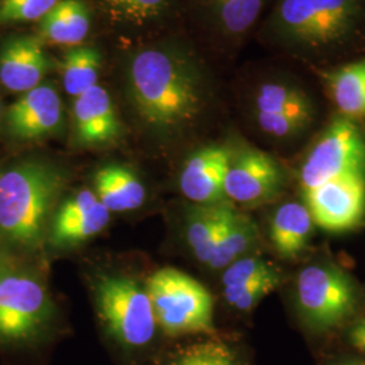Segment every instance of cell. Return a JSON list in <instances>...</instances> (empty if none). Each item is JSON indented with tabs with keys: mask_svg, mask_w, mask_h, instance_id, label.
Here are the masks:
<instances>
[{
	"mask_svg": "<svg viewBox=\"0 0 365 365\" xmlns=\"http://www.w3.org/2000/svg\"><path fill=\"white\" fill-rule=\"evenodd\" d=\"M92 191L110 212L141 209L148 196L138 175L122 164H108L96 170Z\"/></svg>",
	"mask_w": 365,
	"mask_h": 365,
	"instance_id": "obj_16",
	"label": "cell"
},
{
	"mask_svg": "<svg viewBox=\"0 0 365 365\" xmlns=\"http://www.w3.org/2000/svg\"><path fill=\"white\" fill-rule=\"evenodd\" d=\"M3 107H1V102H0V126H1V123H3Z\"/></svg>",
	"mask_w": 365,
	"mask_h": 365,
	"instance_id": "obj_33",
	"label": "cell"
},
{
	"mask_svg": "<svg viewBox=\"0 0 365 365\" xmlns=\"http://www.w3.org/2000/svg\"><path fill=\"white\" fill-rule=\"evenodd\" d=\"M256 123L262 133L272 138H289L304 130L314 115L303 114H255Z\"/></svg>",
	"mask_w": 365,
	"mask_h": 365,
	"instance_id": "obj_29",
	"label": "cell"
},
{
	"mask_svg": "<svg viewBox=\"0 0 365 365\" xmlns=\"http://www.w3.org/2000/svg\"><path fill=\"white\" fill-rule=\"evenodd\" d=\"M157 327L170 337L211 334L214 331V300L209 289L180 269L165 267L145 283Z\"/></svg>",
	"mask_w": 365,
	"mask_h": 365,
	"instance_id": "obj_6",
	"label": "cell"
},
{
	"mask_svg": "<svg viewBox=\"0 0 365 365\" xmlns=\"http://www.w3.org/2000/svg\"><path fill=\"white\" fill-rule=\"evenodd\" d=\"M126 88L131 107L149 131L172 137L200 113L202 81L195 66L170 48H145L129 61Z\"/></svg>",
	"mask_w": 365,
	"mask_h": 365,
	"instance_id": "obj_1",
	"label": "cell"
},
{
	"mask_svg": "<svg viewBox=\"0 0 365 365\" xmlns=\"http://www.w3.org/2000/svg\"><path fill=\"white\" fill-rule=\"evenodd\" d=\"M314 225L330 232L352 230L365 215V176L349 175L303 190Z\"/></svg>",
	"mask_w": 365,
	"mask_h": 365,
	"instance_id": "obj_9",
	"label": "cell"
},
{
	"mask_svg": "<svg viewBox=\"0 0 365 365\" xmlns=\"http://www.w3.org/2000/svg\"><path fill=\"white\" fill-rule=\"evenodd\" d=\"M349 341L356 349L365 353V318L353 325L349 331Z\"/></svg>",
	"mask_w": 365,
	"mask_h": 365,
	"instance_id": "obj_31",
	"label": "cell"
},
{
	"mask_svg": "<svg viewBox=\"0 0 365 365\" xmlns=\"http://www.w3.org/2000/svg\"><path fill=\"white\" fill-rule=\"evenodd\" d=\"M277 274L279 271L268 261L257 256H244L223 269V298L227 302L244 289Z\"/></svg>",
	"mask_w": 365,
	"mask_h": 365,
	"instance_id": "obj_25",
	"label": "cell"
},
{
	"mask_svg": "<svg viewBox=\"0 0 365 365\" xmlns=\"http://www.w3.org/2000/svg\"><path fill=\"white\" fill-rule=\"evenodd\" d=\"M64 107L52 84L41 83L22 93L3 114L7 134L19 143H33L49 138L61 130Z\"/></svg>",
	"mask_w": 365,
	"mask_h": 365,
	"instance_id": "obj_11",
	"label": "cell"
},
{
	"mask_svg": "<svg viewBox=\"0 0 365 365\" xmlns=\"http://www.w3.org/2000/svg\"><path fill=\"white\" fill-rule=\"evenodd\" d=\"M106 9L117 19L145 24L164 11L167 0H102Z\"/></svg>",
	"mask_w": 365,
	"mask_h": 365,
	"instance_id": "obj_28",
	"label": "cell"
},
{
	"mask_svg": "<svg viewBox=\"0 0 365 365\" xmlns=\"http://www.w3.org/2000/svg\"><path fill=\"white\" fill-rule=\"evenodd\" d=\"M233 152L223 145L197 149L182 165L179 187L182 195L195 205L225 203V178Z\"/></svg>",
	"mask_w": 365,
	"mask_h": 365,
	"instance_id": "obj_13",
	"label": "cell"
},
{
	"mask_svg": "<svg viewBox=\"0 0 365 365\" xmlns=\"http://www.w3.org/2000/svg\"><path fill=\"white\" fill-rule=\"evenodd\" d=\"M58 0H0V25L41 21Z\"/></svg>",
	"mask_w": 365,
	"mask_h": 365,
	"instance_id": "obj_27",
	"label": "cell"
},
{
	"mask_svg": "<svg viewBox=\"0 0 365 365\" xmlns=\"http://www.w3.org/2000/svg\"><path fill=\"white\" fill-rule=\"evenodd\" d=\"M322 78L342 117L365 118V58L325 72Z\"/></svg>",
	"mask_w": 365,
	"mask_h": 365,
	"instance_id": "obj_20",
	"label": "cell"
},
{
	"mask_svg": "<svg viewBox=\"0 0 365 365\" xmlns=\"http://www.w3.org/2000/svg\"><path fill=\"white\" fill-rule=\"evenodd\" d=\"M210 11L225 34L241 36L255 25L264 0H207Z\"/></svg>",
	"mask_w": 365,
	"mask_h": 365,
	"instance_id": "obj_24",
	"label": "cell"
},
{
	"mask_svg": "<svg viewBox=\"0 0 365 365\" xmlns=\"http://www.w3.org/2000/svg\"><path fill=\"white\" fill-rule=\"evenodd\" d=\"M51 61L34 36H14L0 45V84L16 93H25L42 83Z\"/></svg>",
	"mask_w": 365,
	"mask_h": 365,
	"instance_id": "obj_15",
	"label": "cell"
},
{
	"mask_svg": "<svg viewBox=\"0 0 365 365\" xmlns=\"http://www.w3.org/2000/svg\"><path fill=\"white\" fill-rule=\"evenodd\" d=\"M253 108L255 114L314 115L310 96L299 87L282 81L261 84L253 99Z\"/></svg>",
	"mask_w": 365,
	"mask_h": 365,
	"instance_id": "obj_22",
	"label": "cell"
},
{
	"mask_svg": "<svg viewBox=\"0 0 365 365\" xmlns=\"http://www.w3.org/2000/svg\"><path fill=\"white\" fill-rule=\"evenodd\" d=\"M295 295L304 322L315 330H330L352 317L357 288L352 277L334 264H312L295 282Z\"/></svg>",
	"mask_w": 365,
	"mask_h": 365,
	"instance_id": "obj_7",
	"label": "cell"
},
{
	"mask_svg": "<svg viewBox=\"0 0 365 365\" xmlns=\"http://www.w3.org/2000/svg\"><path fill=\"white\" fill-rule=\"evenodd\" d=\"M342 365H365V363H363V361H351V363H345Z\"/></svg>",
	"mask_w": 365,
	"mask_h": 365,
	"instance_id": "obj_32",
	"label": "cell"
},
{
	"mask_svg": "<svg viewBox=\"0 0 365 365\" xmlns=\"http://www.w3.org/2000/svg\"><path fill=\"white\" fill-rule=\"evenodd\" d=\"M73 138L81 148L115 144L122 125L111 96L105 87L95 86L73 99Z\"/></svg>",
	"mask_w": 365,
	"mask_h": 365,
	"instance_id": "obj_14",
	"label": "cell"
},
{
	"mask_svg": "<svg viewBox=\"0 0 365 365\" xmlns=\"http://www.w3.org/2000/svg\"><path fill=\"white\" fill-rule=\"evenodd\" d=\"M364 16L365 0H279L271 27L289 46L325 51L351 38Z\"/></svg>",
	"mask_w": 365,
	"mask_h": 365,
	"instance_id": "obj_4",
	"label": "cell"
},
{
	"mask_svg": "<svg viewBox=\"0 0 365 365\" xmlns=\"http://www.w3.org/2000/svg\"><path fill=\"white\" fill-rule=\"evenodd\" d=\"M280 284V274H274L256 283L255 286L244 289L237 294L232 299L227 300V304L238 312H249L265 297H268Z\"/></svg>",
	"mask_w": 365,
	"mask_h": 365,
	"instance_id": "obj_30",
	"label": "cell"
},
{
	"mask_svg": "<svg viewBox=\"0 0 365 365\" xmlns=\"http://www.w3.org/2000/svg\"><path fill=\"white\" fill-rule=\"evenodd\" d=\"M56 318V304L41 274L0 245V342L29 344L42 337Z\"/></svg>",
	"mask_w": 365,
	"mask_h": 365,
	"instance_id": "obj_3",
	"label": "cell"
},
{
	"mask_svg": "<svg viewBox=\"0 0 365 365\" xmlns=\"http://www.w3.org/2000/svg\"><path fill=\"white\" fill-rule=\"evenodd\" d=\"M314 226L304 203L287 202L276 209L271 218L269 240L280 256L294 259L307 248Z\"/></svg>",
	"mask_w": 365,
	"mask_h": 365,
	"instance_id": "obj_18",
	"label": "cell"
},
{
	"mask_svg": "<svg viewBox=\"0 0 365 365\" xmlns=\"http://www.w3.org/2000/svg\"><path fill=\"white\" fill-rule=\"evenodd\" d=\"M101 64V53L93 48L76 46L69 49L61 61L63 86L66 93L76 99L98 86Z\"/></svg>",
	"mask_w": 365,
	"mask_h": 365,
	"instance_id": "obj_23",
	"label": "cell"
},
{
	"mask_svg": "<svg viewBox=\"0 0 365 365\" xmlns=\"http://www.w3.org/2000/svg\"><path fill=\"white\" fill-rule=\"evenodd\" d=\"M98 315L107 333L129 349L144 348L156 333V318L145 284L120 272L99 274L92 282Z\"/></svg>",
	"mask_w": 365,
	"mask_h": 365,
	"instance_id": "obj_5",
	"label": "cell"
},
{
	"mask_svg": "<svg viewBox=\"0 0 365 365\" xmlns=\"http://www.w3.org/2000/svg\"><path fill=\"white\" fill-rule=\"evenodd\" d=\"M66 182V170L46 158L27 157L0 168V245L29 253L43 248Z\"/></svg>",
	"mask_w": 365,
	"mask_h": 365,
	"instance_id": "obj_2",
	"label": "cell"
},
{
	"mask_svg": "<svg viewBox=\"0 0 365 365\" xmlns=\"http://www.w3.org/2000/svg\"><path fill=\"white\" fill-rule=\"evenodd\" d=\"M235 209L225 205H195L185 218V241L196 260L209 265L212 252Z\"/></svg>",
	"mask_w": 365,
	"mask_h": 365,
	"instance_id": "obj_17",
	"label": "cell"
},
{
	"mask_svg": "<svg viewBox=\"0 0 365 365\" xmlns=\"http://www.w3.org/2000/svg\"><path fill=\"white\" fill-rule=\"evenodd\" d=\"M168 365H237L233 349L218 339L191 344L175 353Z\"/></svg>",
	"mask_w": 365,
	"mask_h": 365,
	"instance_id": "obj_26",
	"label": "cell"
},
{
	"mask_svg": "<svg viewBox=\"0 0 365 365\" xmlns=\"http://www.w3.org/2000/svg\"><path fill=\"white\" fill-rule=\"evenodd\" d=\"M111 212L88 188L78 190L60 200L53 212L48 242L54 248L78 247L105 232Z\"/></svg>",
	"mask_w": 365,
	"mask_h": 365,
	"instance_id": "obj_12",
	"label": "cell"
},
{
	"mask_svg": "<svg viewBox=\"0 0 365 365\" xmlns=\"http://www.w3.org/2000/svg\"><path fill=\"white\" fill-rule=\"evenodd\" d=\"M91 15L83 0H58L39 21L41 36L53 43L73 46L84 41L90 33Z\"/></svg>",
	"mask_w": 365,
	"mask_h": 365,
	"instance_id": "obj_19",
	"label": "cell"
},
{
	"mask_svg": "<svg viewBox=\"0 0 365 365\" xmlns=\"http://www.w3.org/2000/svg\"><path fill=\"white\" fill-rule=\"evenodd\" d=\"M283 185V170L274 157L256 148L233 153L225 178L226 199L253 206L271 200Z\"/></svg>",
	"mask_w": 365,
	"mask_h": 365,
	"instance_id": "obj_10",
	"label": "cell"
},
{
	"mask_svg": "<svg viewBox=\"0 0 365 365\" xmlns=\"http://www.w3.org/2000/svg\"><path fill=\"white\" fill-rule=\"evenodd\" d=\"M365 176V137L353 119L337 118L317 138L300 167L302 190L331 179Z\"/></svg>",
	"mask_w": 365,
	"mask_h": 365,
	"instance_id": "obj_8",
	"label": "cell"
},
{
	"mask_svg": "<svg viewBox=\"0 0 365 365\" xmlns=\"http://www.w3.org/2000/svg\"><path fill=\"white\" fill-rule=\"evenodd\" d=\"M257 241V226L248 215L235 210L210 259L209 268L225 269L235 260L248 256Z\"/></svg>",
	"mask_w": 365,
	"mask_h": 365,
	"instance_id": "obj_21",
	"label": "cell"
}]
</instances>
